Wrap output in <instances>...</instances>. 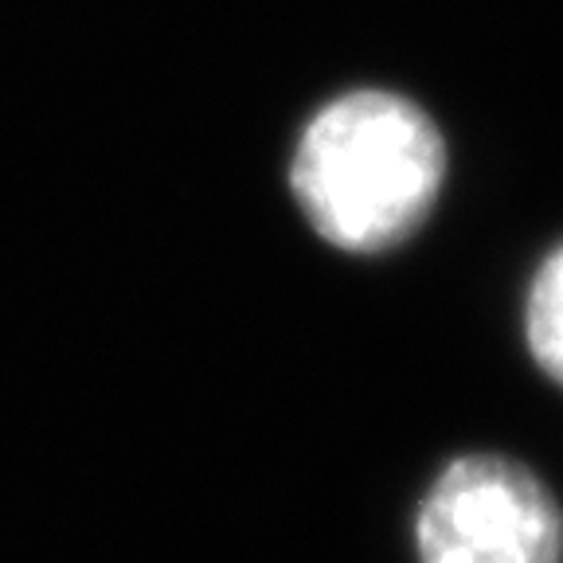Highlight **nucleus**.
I'll use <instances>...</instances> for the list:
<instances>
[{
	"label": "nucleus",
	"instance_id": "obj_1",
	"mask_svg": "<svg viewBox=\"0 0 563 563\" xmlns=\"http://www.w3.org/2000/svg\"><path fill=\"white\" fill-rule=\"evenodd\" d=\"M446 180V145L419 106L352 90L301 130L290 188L309 228L352 255H379L427 223Z\"/></svg>",
	"mask_w": 563,
	"mask_h": 563
},
{
	"label": "nucleus",
	"instance_id": "obj_2",
	"mask_svg": "<svg viewBox=\"0 0 563 563\" xmlns=\"http://www.w3.org/2000/svg\"><path fill=\"white\" fill-rule=\"evenodd\" d=\"M415 548L419 563H563V512L520 462L470 454L427 489Z\"/></svg>",
	"mask_w": 563,
	"mask_h": 563
},
{
	"label": "nucleus",
	"instance_id": "obj_3",
	"mask_svg": "<svg viewBox=\"0 0 563 563\" xmlns=\"http://www.w3.org/2000/svg\"><path fill=\"white\" fill-rule=\"evenodd\" d=\"M525 336L532 361L563 387V243L540 263L528 286Z\"/></svg>",
	"mask_w": 563,
	"mask_h": 563
}]
</instances>
